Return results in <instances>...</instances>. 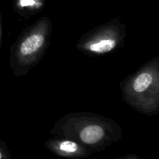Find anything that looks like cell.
<instances>
[{
	"instance_id": "1",
	"label": "cell",
	"mask_w": 159,
	"mask_h": 159,
	"mask_svg": "<svg viewBox=\"0 0 159 159\" xmlns=\"http://www.w3.org/2000/svg\"><path fill=\"white\" fill-rule=\"evenodd\" d=\"M44 38L40 34H34L26 38L20 47V52L24 55H28L37 51L43 45Z\"/></svg>"
},
{
	"instance_id": "2",
	"label": "cell",
	"mask_w": 159,
	"mask_h": 159,
	"mask_svg": "<svg viewBox=\"0 0 159 159\" xmlns=\"http://www.w3.org/2000/svg\"><path fill=\"white\" fill-rule=\"evenodd\" d=\"M103 130L96 125L89 126L81 131L80 137L83 142L86 144H94L103 137Z\"/></svg>"
},
{
	"instance_id": "5",
	"label": "cell",
	"mask_w": 159,
	"mask_h": 159,
	"mask_svg": "<svg viewBox=\"0 0 159 159\" xmlns=\"http://www.w3.org/2000/svg\"><path fill=\"white\" fill-rule=\"evenodd\" d=\"M60 148L65 152L73 153L78 150V145L76 143L72 142V141H65L61 144Z\"/></svg>"
},
{
	"instance_id": "4",
	"label": "cell",
	"mask_w": 159,
	"mask_h": 159,
	"mask_svg": "<svg viewBox=\"0 0 159 159\" xmlns=\"http://www.w3.org/2000/svg\"><path fill=\"white\" fill-rule=\"evenodd\" d=\"M116 46L114 40H102L98 43H92L89 46V50L96 53H107L112 51Z\"/></svg>"
},
{
	"instance_id": "3",
	"label": "cell",
	"mask_w": 159,
	"mask_h": 159,
	"mask_svg": "<svg viewBox=\"0 0 159 159\" xmlns=\"http://www.w3.org/2000/svg\"><path fill=\"white\" fill-rule=\"evenodd\" d=\"M153 81V77L151 74L147 72L140 75L134 82L133 88L137 93H141L147 89Z\"/></svg>"
},
{
	"instance_id": "6",
	"label": "cell",
	"mask_w": 159,
	"mask_h": 159,
	"mask_svg": "<svg viewBox=\"0 0 159 159\" xmlns=\"http://www.w3.org/2000/svg\"><path fill=\"white\" fill-rule=\"evenodd\" d=\"M20 2L22 6H28V5H33L34 3V0H20Z\"/></svg>"
}]
</instances>
